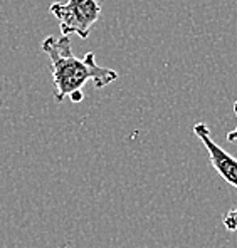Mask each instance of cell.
Returning <instances> with one entry per match:
<instances>
[{
  "instance_id": "cell-2",
  "label": "cell",
  "mask_w": 237,
  "mask_h": 248,
  "mask_svg": "<svg viewBox=\"0 0 237 248\" xmlns=\"http://www.w3.org/2000/svg\"><path fill=\"white\" fill-rule=\"evenodd\" d=\"M49 12L59 20L63 35L76 34L87 39L91 27L100 19L101 7L96 0H68L64 3H52Z\"/></svg>"
},
{
  "instance_id": "cell-4",
  "label": "cell",
  "mask_w": 237,
  "mask_h": 248,
  "mask_svg": "<svg viewBox=\"0 0 237 248\" xmlns=\"http://www.w3.org/2000/svg\"><path fill=\"white\" fill-rule=\"evenodd\" d=\"M222 223H224V227L229 230V232H234L237 233V206L232 208L231 211H227L224 217V220H222Z\"/></svg>"
},
{
  "instance_id": "cell-5",
  "label": "cell",
  "mask_w": 237,
  "mask_h": 248,
  "mask_svg": "<svg viewBox=\"0 0 237 248\" xmlns=\"http://www.w3.org/2000/svg\"><path fill=\"white\" fill-rule=\"evenodd\" d=\"M234 112H236V118H237V101L234 103ZM227 141L229 143H234V141H237V127L234 131H229L227 133Z\"/></svg>"
},
{
  "instance_id": "cell-1",
  "label": "cell",
  "mask_w": 237,
  "mask_h": 248,
  "mask_svg": "<svg viewBox=\"0 0 237 248\" xmlns=\"http://www.w3.org/2000/svg\"><path fill=\"white\" fill-rule=\"evenodd\" d=\"M42 50L51 59V72L56 87V99L63 103L66 97L72 103L85 99L83 87L87 81H93L96 87H104L118 79V72L96 64L94 52H87L85 59H78L72 54L69 35L44 39Z\"/></svg>"
},
{
  "instance_id": "cell-3",
  "label": "cell",
  "mask_w": 237,
  "mask_h": 248,
  "mask_svg": "<svg viewBox=\"0 0 237 248\" xmlns=\"http://www.w3.org/2000/svg\"><path fill=\"white\" fill-rule=\"evenodd\" d=\"M195 136L202 141V144L205 146L207 153H209L210 165L214 166V170L224 178L231 186L237 188V158L229 155L225 149H222L216 141L210 138L209 127L203 123H197L194 126Z\"/></svg>"
}]
</instances>
